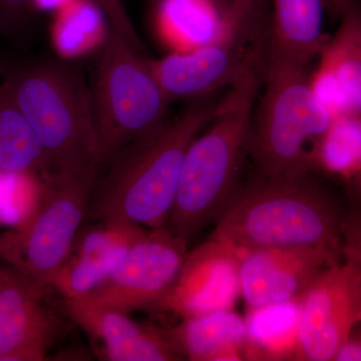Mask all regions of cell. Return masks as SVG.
<instances>
[{
	"label": "cell",
	"instance_id": "cell-13",
	"mask_svg": "<svg viewBox=\"0 0 361 361\" xmlns=\"http://www.w3.org/2000/svg\"><path fill=\"white\" fill-rule=\"evenodd\" d=\"M241 297L239 252L211 237L186 254L172 289L159 311L182 318L234 310Z\"/></svg>",
	"mask_w": 361,
	"mask_h": 361
},
{
	"label": "cell",
	"instance_id": "cell-17",
	"mask_svg": "<svg viewBox=\"0 0 361 361\" xmlns=\"http://www.w3.org/2000/svg\"><path fill=\"white\" fill-rule=\"evenodd\" d=\"M336 33L322 47L310 73L315 99L332 118L361 114V8L349 2Z\"/></svg>",
	"mask_w": 361,
	"mask_h": 361
},
{
	"label": "cell",
	"instance_id": "cell-9",
	"mask_svg": "<svg viewBox=\"0 0 361 361\" xmlns=\"http://www.w3.org/2000/svg\"><path fill=\"white\" fill-rule=\"evenodd\" d=\"M187 245L165 226L149 230L104 281L78 298L127 314L159 310L177 279Z\"/></svg>",
	"mask_w": 361,
	"mask_h": 361
},
{
	"label": "cell",
	"instance_id": "cell-25",
	"mask_svg": "<svg viewBox=\"0 0 361 361\" xmlns=\"http://www.w3.org/2000/svg\"><path fill=\"white\" fill-rule=\"evenodd\" d=\"M341 258L355 270L361 292V207H353L341 224Z\"/></svg>",
	"mask_w": 361,
	"mask_h": 361
},
{
	"label": "cell",
	"instance_id": "cell-21",
	"mask_svg": "<svg viewBox=\"0 0 361 361\" xmlns=\"http://www.w3.org/2000/svg\"><path fill=\"white\" fill-rule=\"evenodd\" d=\"M44 176L54 172L37 135L0 85V173Z\"/></svg>",
	"mask_w": 361,
	"mask_h": 361
},
{
	"label": "cell",
	"instance_id": "cell-24",
	"mask_svg": "<svg viewBox=\"0 0 361 361\" xmlns=\"http://www.w3.org/2000/svg\"><path fill=\"white\" fill-rule=\"evenodd\" d=\"M35 13L33 0H0V35L20 40L30 30Z\"/></svg>",
	"mask_w": 361,
	"mask_h": 361
},
{
	"label": "cell",
	"instance_id": "cell-7",
	"mask_svg": "<svg viewBox=\"0 0 361 361\" xmlns=\"http://www.w3.org/2000/svg\"><path fill=\"white\" fill-rule=\"evenodd\" d=\"M42 177L37 210L20 229L0 237V257L44 292L70 255L99 176L52 172Z\"/></svg>",
	"mask_w": 361,
	"mask_h": 361
},
{
	"label": "cell",
	"instance_id": "cell-8",
	"mask_svg": "<svg viewBox=\"0 0 361 361\" xmlns=\"http://www.w3.org/2000/svg\"><path fill=\"white\" fill-rule=\"evenodd\" d=\"M269 39L266 20L217 44L149 59V65L171 102L192 101L219 94L250 71L264 68Z\"/></svg>",
	"mask_w": 361,
	"mask_h": 361
},
{
	"label": "cell",
	"instance_id": "cell-14",
	"mask_svg": "<svg viewBox=\"0 0 361 361\" xmlns=\"http://www.w3.org/2000/svg\"><path fill=\"white\" fill-rule=\"evenodd\" d=\"M39 291L14 268L0 270V361H42L56 341L59 322Z\"/></svg>",
	"mask_w": 361,
	"mask_h": 361
},
{
	"label": "cell",
	"instance_id": "cell-15",
	"mask_svg": "<svg viewBox=\"0 0 361 361\" xmlns=\"http://www.w3.org/2000/svg\"><path fill=\"white\" fill-rule=\"evenodd\" d=\"M148 230L135 223L104 220L80 228L52 287L66 299L78 298L97 288L116 269Z\"/></svg>",
	"mask_w": 361,
	"mask_h": 361
},
{
	"label": "cell",
	"instance_id": "cell-2",
	"mask_svg": "<svg viewBox=\"0 0 361 361\" xmlns=\"http://www.w3.org/2000/svg\"><path fill=\"white\" fill-rule=\"evenodd\" d=\"M263 73L252 71L225 90L210 123L187 149L165 224L186 244L220 217L240 189Z\"/></svg>",
	"mask_w": 361,
	"mask_h": 361
},
{
	"label": "cell",
	"instance_id": "cell-23",
	"mask_svg": "<svg viewBox=\"0 0 361 361\" xmlns=\"http://www.w3.org/2000/svg\"><path fill=\"white\" fill-rule=\"evenodd\" d=\"M42 176L0 173V223L20 229L32 218L42 198Z\"/></svg>",
	"mask_w": 361,
	"mask_h": 361
},
{
	"label": "cell",
	"instance_id": "cell-3",
	"mask_svg": "<svg viewBox=\"0 0 361 361\" xmlns=\"http://www.w3.org/2000/svg\"><path fill=\"white\" fill-rule=\"evenodd\" d=\"M342 213L310 175L262 177L240 188L211 237L236 250L317 247L341 256Z\"/></svg>",
	"mask_w": 361,
	"mask_h": 361
},
{
	"label": "cell",
	"instance_id": "cell-4",
	"mask_svg": "<svg viewBox=\"0 0 361 361\" xmlns=\"http://www.w3.org/2000/svg\"><path fill=\"white\" fill-rule=\"evenodd\" d=\"M1 85L30 123L54 172L99 176L103 160L92 90L80 71L56 61H30L7 71Z\"/></svg>",
	"mask_w": 361,
	"mask_h": 361
},
{
	"label": "cell",
	"instance_id": "cell-30",
	"mask_svg": "<svg viewBox=\"0 0 361 361\" xmlns=\"http://www.w3.org/2000/svg\"><path fill=\"white\" fill-rule=\"evenodd\" d=\"M351 185L355 187V193L357 195L358 199H360L361 207V172L358 174L357 177L355 178Z\"/></svg>",
	"mask_w": 361,
	"mask_h": 361
},
{
	"label": "cell",
	"instance_id": "cell-20",
	"mask_svg": "<svg viewBox=\"0 0 361 361\" xmlns=\"http://www.w3.org/2000/svg\"><path fill=\"white\" fill-rule=\"evenodd\" d=\"M299 299L247 310L245 360H297Z\"/></svg>",
	"mask_w": 361,
	"mask_h": 361
},
{
	"label": "cell",
	"instance_id": "cell-16",
	"mask_svg": "<svg viewBox=\"0 0 361 361\" xmlns=\"http://www.w3.org/2000/svg\"><path fill=\"white\" fill-rule=\"evenodd\" d=\"M68 316L97 344L102 360H184L170 329L140 324L127 313L97 307L80 298L66 299Z\"/></svg>",
	"mask_w": 361,
	"mask_h": 361
},
{
	"label": "cell",
	"instance_id": "cell-27",
	"mask_svg": "<svg viewBox=\"0 0 361 361\" xmlns=\"http://www.w3.org/2000/svg\"><path fill=\"white\" fill-rule=\"evenodd\" d=\"M334 361H361V320L349 331Z\"/></svg>",
	"mask_w": 361,
	"mask_h": 361
},
{
	"label": "cell",
	"instance_id": "cell-19",
	"mask_svg": "<svg viewBox=\"0 0 361 361\" xmlns=\"http://www.w3.org/2000/svg\"><path fill=\"white\" fill-rule=\"evenodd\" d=\"M324 0H273L269 45L311 63L329 37L323 32Z\"/></svg>",
	"mask_w": 361,
	"mask_h": 361
},
{
	"label": "cell",
	"instance_id": "cell-12",
	"mask_svg": "<svg viewBox=\"0 0 361 361\" xmlns=\"http://www.w3.org/2000/svg\"><path fill=\"white\" fill-rule=\"evenodd\" d=\"M239 252L241 297L247 310L297 300L341 256L317 247H267Z\"/></svg>",
	"mask_w": 361,
	"mask_h": 361
},
{
	"label": "cell",
	"instance_id": "cell-18",
	"mask_svg": "<svg viewBox=\"0 0 361 361\" xmlns=\"http://www.w3.org/2000/svg\"><path fill=\"white\" fill-rule=\"evenodd\" d=\"M170 331L184 360H245V317L234 310L183 318Z\"/></svg>",
	"mask_w": 361,
	"mask_h": 361
},
{
	"label": "cell",
	"instance_id": "cell-29",
	"mask_svg": "<svg viewBox=\"0 0 361 361\" xmlns=\"http://www.w3.org/2000/svg\"><path fill=\"white\" fill-rule=\"evenodd\" d=\"M330 6L336 11L337 13L341 14V11L345 8L346 6L351 1V0H327Z\"/></svg>",
	"mask_w": 361,
	"mask_h": 361
},
{
	"label": "cell",
	"instance_id": "cell-10",
	"mask_svg": "<svg viewBox=\"0 0 361 361\" xmlns=\"http://www.w3.org/2000/svg\"><path fill=\"white\" fill-rule=\"evenodd\" d=\"M361 320V292L348 263L326 268L299 299L297 360L334 361L349 331Z\"/></svg>",
	"mask_w": 361,
	"mask_h": 361
},
{
	"label": "cell",
	"instance_id": "cell-1",
	"mask_svg": "<svg viewBox=\"0 0 361 361\" xmlns=\"http://www.w3.org/2000/svg\"><path fill=\"white\" fill-rule=\"evenodd\" d=\"M220 97L192 99L160 127L135 140L97 178L85 223L118 220L164 227L174 203L190 144L210 123Z\"/></svg>",
	"mask_w": 361,
	"mask_h": 361
},
{
	"label": "cell",
	"instance_id": "cell-28",
	"mask_svg": "<svg viewBox=\"0 0 361 361\" xmlns=\"http://www.w3.org/2000/svg\"><path fill=\"white\" fill-rule=\"evenodd\" d=\"M71 0H33L35 11H47V9H58L66 6Z\"/></svg>",
	"mask_w": 361,
	"mask_h": 361
},
{
	"label": "cell",
	"instance_id": "cell-22",
	"mask_svg": "<svg viewBox=\"0 0 361 361\" xmlns=\"http://www.w3.org/2000/svg\"><path fill=\"white\" fill-rule=\"evenodd\" d=\"M313 173L353 184L361 172V114H342L332 118L312 149Z\"/></svg>",
	"mask_w": 361,
	"mask_h": 361
},
{
	"label": "cell",
	"instance_id": "cell-11",
	"mask_svg": "<svg viewBox=\"0 0 361 361\" xmlns=\"http://www.w3.org/2000/svg\"><path fill=\"white\" fill-rule=\"evenodd\" d=\"M265 0H152L154 32L169 52L200 49L267 20Z\"/></svg>",
	"mask_w": 361,
	"mask_h": 361
},
{
	"label": "cell",
	"instance_id": "cell-5",
	"mask_svg": "<svg viewBox=\"0 0 361 361\" xmlns=\"http://www.w3.org/2000/svg\"><path fill=\"white\" fill-rule=\"evenodd\" d=\"M269 45L264 92L252 116L248 154L262 177L311 175L312 149L332 118L310 87V66Z\"/></svg>",
	"mask_w": 361,
	"mask_h": 361
},
{
	"label": "cell",
	"instance_id": "cell-26",
	"mask_svg": "<svg viewBox=\"0 0 361 361\" xmlns=\"http://www.w3.org/2000/svg\"><path fill=\"white\" fill-rule=\"evenodd\" d=\"M103 11L111 32L122 37L135 47H142L134 25L130 20L123 0H92Z\"/></svg>",
	"mask_w": 361,
	"mask_h": 361
},
{
	"label": "cell",
	"instance_id": "cell-6",
	"mask_svg": "<svg viewBox=\"0 0 361 361\" xmlns=\"http://www.w3.org/2000/svg\"><path fill=\"white\" fill-rule=\"evenodd\" d=\"M142 51L110 30L90 89L103 167L168 118L171 101Z\"/></svg>",
	"mask_w": 361,
	"mask_h": 361
}]
</instances>
